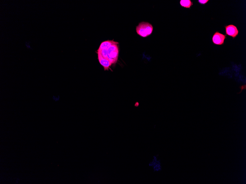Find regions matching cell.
<instances>
[{"label":"cell","mask_w":246,"mask_h":184,"mask_svg":"<svg viewBox=\"0 0 246 184\" xmlns=\"http://www.w3.org/2000/svg\"><path fill=\"white\" fill-rule=\"evenodd\" d=\"M226 37V35H223L218 31L216 32L213 36L212 41L214 44L216 45H223Z\"/></svg>","instance_id":"obj_3"},{"label":"cell","mask_w":246,"mask_h":184,"mask_svg":"<svg viewBox=\"0 0 246 184\" xmlns=\"http://www.w3.org/2000/svg\"><path fill=\"white\" fill-rule=\"evenodd\" d=\"M118 44H112L107 48L109 60L111 64L116 63L119 55V48Z\"/></svg>","instance_id":"obj_2"},{"label":"cell","mask_w":246,"mask_h":184,"mask_svg":"<svg viewBox=\"0 0 246 184\" xmlns=\"http://www.w3.org/2000/svg\"><path fill=\"white\" fill-rule=\"evenodd\" d=\"M29 42H26V43H25V45H26V47L28 48L32 49V48H31L30 46V45H29Z\"/></svg>","instance_id":"obj_11"},{"label":"cell","mask_w":246,"mask_h":184,"mask_svg":"<svg viewBox=\"0 0 246 184\" xmlns=\"http://www.w3.org/2000/svg\"><path fill=\"white\" fill-rule=\"evenodd\" d=\"M198 2L201 4L205 5L208 2V0H199Z\"/></svg>","instance_id":"obj_8"},{"label":"cell","mask_w":246,"mask_h":184,"mask_svg":"<svg viewBox=\"0 0 246 184\" xmlns=\"http://www.w3.org/2000/svg\"><path fill=\"white\" fill-rule=\"evenodd\" d=\"M98 54V58L100 63L103 66L105 71L108 70L109 68L111 67V64L110 61L106 59L103 58L100 54Z\"/></svg>","instance_id":"obj_5"},{"label":"cell","mask_w":246,"mask_h":184,"mask_svg":"<svg viewBox=\"0 0 246 184\" xmlns=\"http://www.w3.org/2000/svg\"><path fill=\"white\" fill-rule=\"evenodd\" d=\"M246 85H243L242 86H241L240 87V89H241V91L240 92H239V93H238L237 94H240L241 93L242 91H243V90H245V89H246Z\"/></svg>","instance_id":"obj_9"},{"label":"cell","mask_w":246,"mask_h":184,"mask_svg":"<svg viewBox=\"0 0 246 184\" xmlns=\"http://www.w3.org/2000/svg\"><path fill=\"white\" fill-rule=\"evenodd\" d=\"M119 43L117 42L114 41V40H107L102 42L98 50H101L103 48H107L110 45L112 44H118Z\"/></svg>","instance_id":"obj_6"},{"label":"cell","mask_w":246,"mask_h":184,"mask_svg":"<svg viewBox=\"0 0 246 184\" xmlns=\"http://www.w3.org/2000/svg\"><path fill=\"white\" fill-rule=\"evenodd\" d=\"M153 28L149 23L142 22L136 27L137 34L142 37H146L152 34Z\"/></svg>","instance_id":"obj_1"},{"label":"cell","mask_w":246,"mask_h":184,"mask_svg":"<svg viewBox=\"0 0 246 184\" xmlns=\"http://www.w3.org/2000/svg\"><path fill=\"white\" fill-rule=\"evenodd\" d=\"M180 3L182 7L186 8H190L193 5V2L191 0H181Z\"/></svg>","instance_id":"obj_7"},{"label":"cell","mask_w":246,"mask_h":184,"mask_svg":"<svg viewBox=\"0 0 246 184\" xmlns=\"http://www.w3.org/2000/svg\"><path fill=\"white\" fill-rule=\"evenodd\" d=\"M52 99H53V100L55 101H57L59 100V96L56 97L55 96H53V97H52Z\"/></svg>","instance_id":"obj_10"},{"label":"cell","mask_w":246,"mask_h":184,"mask_svg":"<svg viewBox=\"0 0 246 184\" xmlns=\"http://www.w3.org/2000/svg\"><path fill=\"white\" fill-rule=\"evenodd\" d=\"M226 35L232 37L233 39L236 37L238 35V29L237 27L233 25H229L225 26Z\"/></svg>","instance_id":"obj_4"}]
</instances>
